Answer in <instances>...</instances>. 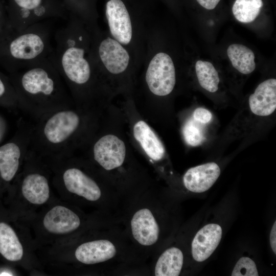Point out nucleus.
I'll list each match as a JSON object with an SVG mask.
<instances>
[{
  "label": "nucleus",
  "mask_w": 276,
  "mask_h": 276,
  "mask_svg": "<svg viewBox=\"0 0 276 276\" xmlns=\"http://www.w3.org/2000/svg\"><path fill=\"white\" fill-rule=\"evenodd\" d=\"M48 22L37 23L14 31L8 46L13 64L22 68L50 55L54 33Z\"/></svg>",
  "instance_id": "nucleus-1"
},
{
  "label": "nucleus",
  "mask_w": 276,
  "mask_h": 276,
  "mask_svg": "<svg viewBox=\"0 0 276 276\" xmlns=\"http://www.w3.org/2000/svg\"><path fill=\"white\" fill-rule=\"evenodd\" d=\"M130 236L137 245L145 248L158 242L160 228L151 204H141L130 213L128 222Z\"/></svg>",
  "instance_id": "nucleus-2"
},
{
  "label": "nucleus",
  "mask_w": 276,
  "mask_h": 276,
  "mask_svg": "<svg viewBox=\"0 0 276 276\" xmlns=\"http://www.w3.org/2000/svg\"><path fill=\"white\" fill-rule=\"evenodd\" d=\"M146 81L150 91L157 96H166L174 89L175 69L170 56L164 52L155 54L148 66Z\"/></svg>",
  "instance_id": "nucleus-3"
},
{
  "label": "nucleus",
  "mask_w": 276,
  "mask_h": 276,
  "mask_svg": "<svg viewBox=\"0 0 276 276\" xmlns=\"http://www.w3.org/2000/svg\"><path fill=\"white\" fill-rule=\"evenodd\" d=\"M126 148L124 142L117 136L108 134L101 137L94 146L95 160L104 170L112 171L125 162Z\"/></svg>",
  "instance_id": "nucleus-4"
},
{
  "label": "nucleus",
  "mask_w": 276,
  "mask_h": 276,
  "mask_svg": "<svg viewBox=\"0 0 276 276\" xmlns=\"http://www.w3.org/2000/svg\"><path fill=\"white\" fill-rule=\"evenodd\" d=\"M119 251L118 243L108 237L81 244L76 248L75 256L82 264L94 265L113 259L118 256Z\"/></svg>",
  "instance_id": "nucleus-5"
},
{
  "label": "nucleus",
  "mask_w": 276,
  "mask_h": 276,
  "mask_svg": "<svg viewBox=\"0 0 276 276\" xmlns=\"http://www.w3.org/2000/svg\"><path fill=\"white\" fill-rule=\"evenodd\" d=\"M106 16L112 36L121 44H129L132 27L128 11L121 0H109L106 5Z\"/></svg>",
  "instance_id": "nucleus-6"
},
{
  "label": "nucleus",
  "mask_w": 276,
  "mask_h": 276,
  "mask_svg": "<svg viewBox=\"0 0 276 276\" xmlns=\"http://www.w3.org/2000/svg\"><path fill=\"white\" fill-rule=\"evenodd\" d=\"M18 13L11 22L13 29L20 31L57 15L48 9L43 0H13Z\"/></svg>",
  "instance_id": "nucleus-7"
},
{
  "label": "nucleus",
  "mask_w": 276,
  "mask_h": 276,
  "mask_svg": "<svg viewBox=\"0 0 276 276\" xmlns=\"http://www.w3.org/2000/svg\"><path fill=\"white\" fill-rule=\"evenodd\" d=\"M97 52L104 67L112 74L124 72L129 65V53L116 39L107 37L101 40L98 44Z\"/></svg>",
  "instance_id": "nucleus-8"
},
{
  "label": "nucleus",
  "mask_w": 276,
  "mask_h": 276,
  "mask_svg": "<svg viewBox=\"0 0 276 276\" xmlns=\"http://www.w3.org/2000/svg\"><path fill=\"white\" fill-rule=\"evenodd\" d=\"M63 178L66 189L73 194L93 202L102 198L103 193L98 183L79 169L66 170Z\"/></svg>",
  "instance_id": "nucleus-9"
},
{
  "label": "nucleus",
  "mask_w": 276,
  "mask_h": 276,
  "mask_svg": "<svg viewBox=\"0 0 276 276\" xmlns=\"http://www.w3.org/2000/svg\"><path fill=\"white\" fill-rule=\"evenodd\" d=\"M220 173V167L216 163H208L188 169L183 176V183L190 192H204L213 186Z\"/></svg>",
  "instance_id": "nucleus-10"
},
{
  "label": "nucleus",
  "mask_w": 276,
  "mask_h": 276,
  "mask_svg": "<svg viewBox=\"0 0 276 276\" xmlns=\"http://www.w3.org/2000/svg\"><path fill=\"white\" fill-rule=\"evenodd\" d=\"M222 234L221 227L215 223L206 224L199 230L191 244L193 259L197 262L208 259L220 243Z\"/></svg>",
  "instance_id": "nucleus-11"
},
{
  "label": "nucleus",
  "mask_w": 276,
  "mask_h": 276,
  "mask_svg": "<svg viewBox=\"0 0 276 276\" xmlns=\"http://www.w3.org/2000/svg\"><path fill=\"white\" fill-rule=\"evenodd\" d=\"M79 123V117L75 112L60 111L48 120L44 128V133L50 142L60 143L66 140L77 129Z\"/></svg>",
  "instance_id": "nucleus-12"
},
{
  "label": "nucleus",
  "mask_w": 276,
  "mask_h": 276,
  "mask_svg": "<svg viewBox=\"0 0 276 276\" xmlns=\"http://www.w3.org/2000/svg\"><path fill=\"white\" fill-rule=\"evenodd\" d=\"M43 224L49 232L55 234H64L73 232L81 225L79 216L70 209L56 205L45 215Z\"/></svg>",
  "instance_id": "nucleus-13"
},
{
  "label": "nucleus",
  "mask_w": 276,
  "mask_h": 276,
  "mask_svg": "<svg viewBox=\"0 0 276 276\" xmlns=\"http://www.w3.org/2000/svg\"><path fill=\"white\" fill-rule=\"evenodd\" d=\"M248 103L251 112L258 116L271 114L276 108V80H266L259 84L250 95Z\"/></svg>",
  "instance_id": "nucleus-14"
},
{
  "label": "nucleus",
  "mask_w": 276,
  "mask_h": 276,
  "mask_svg": "<svg viewBox=\"0 0 276 276\" xmlns=\"http://www.w3.org/2000/svg\"><path fill=\"white\" fill-rule=\"evenodd\" d=\"M133 136L147 156L154 161H159L164 156L163 144L149 125L145 121L136 122L133 128Z\"/></svg>",
  "instance_id": "nucleus-15"
},
{
  "label": "nucleus",
  "mask_w": 276,
  "mask_h": 276,
  "mask_svg": "<svg viewBox=\"0 0 276 276\" xmlns=\"http://www.w3.org/2000/svg\"><path fill=\"white\" fill-rule=\"evenodd\" d=\"M25 198L34 204H42L50 197V188L47 178L39 174L33 173L27 176L21 186Z\"/></svg>",
  "instance_id": "nucleus-16"
},
{
  "label": "nucleus",
  "mask_w": 276,
  "mask_h": 276,
  "mask_svg": "<svg viewBox=\"0 0 276 276\" xmlns=\"http://www.w3.org/2000/svg\"><path fill=\"white\" fill-rule=\"evenodd\" d=\"M183 264V255L179 248L171 247L158 257L154 265L155 276H178Z\"/></svg>",
  "instance_id": "nucleus-17"
},
{
  "label": "nucleus",
  "mask_w": 276,
  "mask_h": 276,
  "mask_svg": "<svg viewBox=\"0 0 276 276\" xmlns=\"http://www.w3.org/2000/svg\"><path fill=\"white\" fill-rule=\"evenodd\" d=\"M0 253L12 262L20 260L24 254L22 246L15 231L4 222H0Z\"/></svg>",
  "instance_id": "nucleus-18"
},
{
  "label": "nucleus",
  "mask_w": 276,
  "mask_h": 276,
  "mask_svg": "<svg viewBox=\"0 0 276 276\" xmlns=\"http://www.w3.org/2000/svg\"><path fill=\"white\" fill-rule=\"evenodd\" d=\"M227 54L233 67L240 73L247 75L255 70V55L248 47L241 44H232L228 47Z\"/></svg>",
  "instance_id": "nucleus-19"
},
{
  "label": "nucleus",
  "mask_w": 276,
  "mask_h": 276,
  "mask_svg": "<svg viewBox=\"0 0 276 276\" xmlns=\"http://www.w3.org/2000/svg\"><path fill=\"white\" fill-rule=\"evenodd\" d=\"M20 151L13 143L0 147V175L5 181H10L15 176L19 166Z\"/></svg>",
  "instance_id": "nucleus-20"
},
{
  "label": "nucleus",
  "mask_w": 276,
  "mask_h": 276,
  "mask_svg": "<svg viewBox=\"0 0 276 276\" xmlns=\"http://www.w3.org/2000/svg\"><path fill=\"white\" fill-rule=\"evenodd\" d=\"M195 71L198 82L203 88L211 93L218 90L220 81L218 73L211 62L198 60Z\"/></svg>",
  "instance_id": "nucleus-21"
},
{
  "label": "nucleus",
  "mask_w": 276,
  "mask_h": 276,
  "mask_svg": "<svg viewBox=\"0 0 276 276\" xmlns=\"http://www.w3.org/2000/svg\"><path fill=\"white\" fill-rule=\"evenodd\" d=\"M262 7V0H236L232 12L239 21L249 23L257 18Z\"/></svg>",
  "instance_id": "nucleus-22"
},
{
  "label": "nucleus",
  "mask_w": 276,
  "mask_h": 276,
  "mask_svg": "<svg viewBox=\"0 0 276 276\" xmlns=\"http://www.w3.org/2000/svg\"><path fill=\"white\" fill-rule=\"evenodd\" d=\"M203 124L199 123L192 118L188 120L182 128V134L186 143L191 146H197L204 140V132Z\"/></svg>",
  "instance_id": "nucleus-23"
},
{
  "label": "nucleus",
  "mask_w": 276,
  "mask_h": 276,
  "mask_svg": "<svg viewBox=\"0 0 276 276\" xmlns=\"http://www.w3.org/2000/svg\"><path fill=\"white\" fill-rule=\"evenodd\" d=\"M232 276H257L259 275L255 262L246 257L241 258L232 272Z\"/></svg>",
  "instance_id": "nucleus-24"
},
{
  "label": "nucleus",
  "mask_w": 276,
  "mask_h": 276,
  "mask_svg": "<svg viewBox=\"0 0 276 276\" xmlns=\"http://www.w3.org/2000/svg\"><path fill=\"white\" fill-rule=\"evenodd\" d=\"M192 118L195 121L205 124L211 121L212 114L209 110L204 108L198 107L194 110Z\"/></svg>",
  "instance_id": "nucleus-25"
},
{
  "label": "nucleus",
  "mask_w": 276,
  "mask_h": 276,
  "mask_svg": "<svg viewBox=\"0 0 276 276\" xmlns=\"http://www.w3.org/2000/svg\"><path fill=\"white\" fill-rule=\"evenodd\" d=\"M203 8L208 10L214 9L220 0H196Z\"/></svg>",
  "instance_id": "nucleus-26"
},
{
  "label": "nucleus",
  "mask_w": 276,
  "mask_h": 276,
  "mask_svg": "<svg viewBox=\"0 0 276 276\" xmlns=\"http://www.w3.org/2000/svg\"><path fill=\"white\" fill-rule=\"evenodd\" d=\"M270 243L273 252L276 254V221L271 228L270 233Z\"/></svg>",
  "instance_id": "nucleus-27"
},
{
  "label": "nucleus",
  "mask_w": 276,
  "mask_h": 276,
  "mask_svg": "<svg viewBox=\"0 0 276 276\" xmlns=\"http://www.w3.org/2000/svg\"><path fill=\"white\" fill-rule=\"evenodd\" d=\"M5 86L2 80L0 78V97L2 96L5 92Z\"/></svg>",
  "instance_id": "nucleus-28"
},
{
  "label": "nucleus",
  "mask_w": 276,
  "mask_h": 276,
  "mask_svg": "<svg viewBox=\"0 0 276 276\" xmlns=\"http://www.w3.org/2000/svg\"><path fill=\"white\" fill-rule=\"evenodd\" d=\"M11 272L4 271L0 273V275H13Z\"/></svg>",
  "instance_id": "nucleus-29"
},
{
  "label": "nucleus",
  "mask_w": 276,
  "mask_h": 276,
  "mask_svg": "<svg viewBox=\"0 0 276 276\" xmlns=\"http://www.w3.org/2000/svg\"><path fill=\"white\" fill-rule=\"evenodd\" d=\"M2 21H1V18H0V29H1V25H2Z\"/></svg>",
  "instance_id": "nucleus-30"
}]
</instances>
